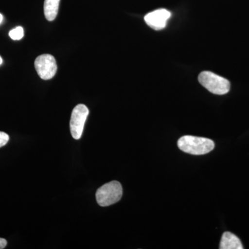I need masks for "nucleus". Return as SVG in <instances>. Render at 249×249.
Returning <instances> with one entry per match:
<instances>
[{
	"mask_svg": "<svg viewBox=\"0 0 249 249\" xmlns=\"http://www.w3.org/2000/svg\"><path fill=\"white\" fill-rule=\"evenodd\" d=\"M3 20V16L1 14H0V24H1V22Z\"/></svg>",
	"mask_w": 249,
	"mask_h": 249,
	"instance_id": "obj_12",
	"label": "nucleus"
},
{
	"mask_svg": "<svg viewBox=\"0 0 249 249\" xmlns=\"http://www.w3.org/2000/svg\"><path fill=\"white\" fill-rule=\"evenodd\" d=\"M122 196V186L117 181H112L106 183L98 188L96 193L98 204L102 207L116 204L120 201Z\"/></svg>",
	"mask_w": 249,
	"mask_h": 249,
	"instance_id": "obj_2",
	"label": "nucleus"
},
{
	"mask_svg": "<svg viewBox=\"0 0 249 249\" xmlns=\"http://www.w3.org/2000/svg\"><path fill=\"white\" fill-rule=\"evenodd\" d=\"M9 141V136L5 132H0V147L4 146Z\"/></svg>",
	"mask_w": 249,
	"mask_h": 249,
	"instance_id": "obj_10",
	"label": "nucleus"
},
{
	"mask_svg": "<svg viewBox=\"0 0 249 249\" xmlns=\"http://www.w3.org/2000/svg\"><path fill=\"white\" fill-rule=\"evenodd\" d=\"M7 245V241L5 239L0 238V249H4Z\"/></svg>",
	"mask_w": 249,
	"mask_h": 249,
	"instance_id": "obj_11",
	"label": "nucleus"
},
{
	"mask_svg": "<svg viewBox=\"0 0 249 249\" xmlns=\"http://www.w3.org/2000/svg\"><path fill=\"white\" fill-rule=\"evenodd\" d=\"M2 62H3L2 58H1V56H0V65H1V64H2Z\"/></svg>",
	"mask_w": 249,
	"mask_h": 249,
	"instance_id": "obj_13",
	"label": "nucleus"
},
{
	"mask_svg": "<svg viewBox=\"0 0 249 249\" xmlns=\"http://www.w3.org/2000/svg\"><path fill=\"white\" fill-rule=\"evenodd\" d=\"M198 80L203 87L214 94L224 95L230 90V82L213 72H201Z\"/></svg>",
	"mask_w": 249,
	"mask_h": 249,
	"instance_id": "obj_3",
	"label": "nucleus"
},
{
	"mask_svg": "<svg viewBox=\"0 0 249 249\" xmlns=\"http://www.w3.org/2000/svg\"><path fill=\"white\" fill-rule=\"evenodd\" d=\"M60 1V0H45L44 4V12L47 20L53 21L56 18Z\"/></svg>",
	"mask_w": 249,
	"mask_h": 249,
	"instance_id": "obj_8",
	"label": "nucleus"
},
{
	"mask_svg": "<svg viewBox=\"0 0 249 249\" xmlns=\"http://www.w3.org/2000/svg\"><path fill=\"white\" fill-rule=\"evenodd\" d=\"M220 249H243L244 247L240 239L231 232L223 233L221 239Z\"/></svg>",
	"mask_w": 249,
	"mask_h": 249,
	"instance_id": "obj_7",
	"label": "nucleus"
},
{
	"mask_svg": "<svg viewBox=\"0 0 249 249\" xmlns=\"http://www.w3.org/2000/svg\"><path fill=\"white\" fill-rule=\"evenodd\" d=\"M178 145L181 151L194 155L209 153L214 147L213 141L194 136H183L178 139Z\"/></svg>",
	"mask_w": 249,
	"mask_h": 249,
	"instance_id": "obj_1",
	"label": "nucleus"
},
{
	"mask_svg": "<svg viewBox=\"0 0 249 249\" xmlns=\"http://www.w3.org/2000/svg\"><path fill=\"white\" fill-rule=\"evenodd\" d=\"M89 109L83 104L78 105L72 111L70 120V131L72 137L76 140L81 138Z\"/></svg>",
	"mask_w": 249,
	"mask_h": 249,
	"instance_id": "obj_4",
	"label": "nucleus"
},
{
	"mask_svg": "<svg viewBox=\"0 0 249 249\" xmlns=\"http://www.w3.org/2000/svg\"><path fill=\"white\" fill-rule=\"evenodd\" d=\"M9 36L12 40H19L24 36V29L22 27H18L12 29L9 32Z\"/></svg>",
	"mask_w": 249,
	"mask_h": 249,
	"instance_id": "obj_9",
	"label": "nucleus"
},
{
	"mask_svg": "<svg viewBox=\"0 0 249 249\" xmlns=\"http://www.w3.org/2000/svg\"><path fill=\"white\" fill-rule=\"evenodd\" d=\"M35 68L42 79H52L56 73V61L53 55L43 54L36 59Z\"/></svg>",
	"mask_w": 249,
	"mask_h": 249,
	"instance_id": "obj_5",
	"label": "nucleus"
},
{
	"mask_svg": "<svg viewBox=\"0 0 249 249\" xmlns=\"http://www.w3.org/2000/svg\"><path fill=\"white\" fill-rule=\"evenodd\" d=\"M171 17L170 11L166 9H158L149 13L144 18L149 27L155 30H161L166 27L167 22Z\"/></svg>",
	"mask_w": 249,
	"mask_h": 249,
	"instance_id": "obj_6",
	"label": "nucleus"
}]
</instances>
